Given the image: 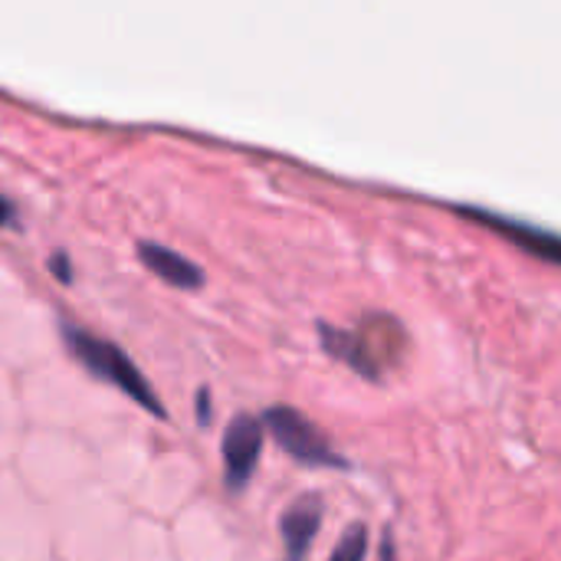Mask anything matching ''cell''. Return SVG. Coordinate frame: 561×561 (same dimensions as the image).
I'll return each instance as SVG.
<instances>
[{
    "instance_id": "cell-8",
    "label": "cell",
    "mask_w": 561,
    "mask_h": 561,
    "mask_svg": "<svg viewBox=\"0 0 561 561\" xmlns=\"http://www.w3.org/2000/svg\"><path fill=\"white\" fill-rule=\"evenodd\" d=\"M49 273H53V276H56L62 286H69V283H72V266H69V256L56 250V253L49 256Z\"/></svg>"
},
{
    "instance_id": "cell-6",
    "label": "cell",
    "mask_w": 561,
    "mask_h": 561,
    "mask_svg": "<svg viewBox=\"0 0 561 561\" xmlns=\"http://www.w3.org/2000/svg\"><path fill=\"white\" fill-rule=\"evenodd\" d=\"M463 217H470V220H480V224H486V227H496L500 233H506L510 240H516L519 247H526V250H533V253H542L546 260H559L561 250H559V240L552 237V233H546V230H536V227H529V224H523V220H513V217H496V214H490V210H480V207H457Z\"/></svg>"
},
{
    "instance_id": "cell-7",
    "label": "cell",
    "mask_w": 561,
    "mask_h": 561,
    "mask_svg": "<svg viewBox=\"0 0 561 561\" xmlns=\"http://www.w3.org/2000/svg\"><path fill=\"white\" fill-rule=\"evenodd\" d=\"M365 556H368V529L362 523H352L342 533V539H339L329 561H365Z\"/></svg>"
},
{
    "instance_id": "cell-1",
    "label": "cell",
    "mask_w": 561,
    "mask_h": 561,
    "mask_svg": "<svg viewBox=\"0 0 561 561\" xmlns=\"http://www.w3.org/2000/svg\"><path fill=\"white\" fill-rule=\"evenodd\" d=\"M59 335H62V345L66 352L99 381L125 391L138 408H145L148 414H154L158 421H168V408L161 404V398L154 394V388L148 385V378L141 375V368L108 339H99L72 322H62L59 325Z\"/></svg>"
},
{
    "instance_id": "cell-4",
    "label": "cell",
    "mask_w": 561,
    "mask_h": 561,
    "mask_svg": "<svg viewBox=\"0 0 561 561\" xmlns=\"http://www.w3.org/2000/svg\"><path fill=\"white\" fill-rule=\"evenodd\" d=\"M322 516H325V503L319 493H306V496L293 500V506L279 519V536L286 546L283 561H306L312 539L319 536Z\"/></svg>"
},
{
    "instance_id": "cell-10",
    "label": "cell",
    "mask_w": 561,
    "mask_h": 561,
    "mask_svg": "<svg viewBox=\"0 0 561 561\" xmlns=\"http://www.w3.org/2000/svg\"><path fill=\"white\" fill-rule=\"evenodd\" d=\"M13 217H16V210H13L10 197H3V194H0V227H10V224H13Z\"/></svg>"
},
{
    "instance_id": "cell-2",
    "label": "cell",
    "mask_w": 561,
    "mask_h": 561,
    "mask_svg": "<svg viewBox=\"0 0 561 561\" xmlns=\"http://www.w3.org/2000/svg\"><path fill=\"white\" fill-rule=\"evenodd\" d=\"M260 424L302 467H335V470H348V460L335 454L332 440L299 408H289V404L266 408L263 417H260Z\"/></svg>"
},
{
    "instance_id": "cell-5",
    "label": "cell",
    "mask_w": 561,
    "mask_h": 561,
    "mask_svg": "<svg viewBox=\"0 0 561 561\" xmlns=\"http://www.w3.org/2000/svg\"><path fill=\"white\" fill-rule=\"evenodd\" d=\"M135 253H138L145 270H151L154 276H161L164 283H171L178 289H201L204 286V270L197 263H191L187 256H181L178 250H168L154 240H138Z\"/></svg>"
},
{
    "instance_id": "cell-3",
    "label": "cell",
    "mask_w": 561,
    "mask_h": 561,
    "mask_svg": "<svg viewBox=\"0 0 561 561\" xmlns=\"http://www.w3.org/2000/svg\"><path fill=\"white\" fill-rule=\"evenodd\" d=\"M224 483L230 493L247 490L260 454H263V424L253 414H237L224 431Z\"/></svg>"
},
{
    "instance_id": "cell-11",
    "label": "cell",
    "mask_w": 561,
    "mask_h": 561,
    "mask_svg": "<svg viewBox=\"0 0 561 561\" xmlns=\"http://www.w3.org/2000/svg\"><path fill=\"white\" fill-rule=\"evenodd\" d=\"M381 561H398V552H394V539H391V536H385V542H381Z\"/></svg>"
},
{
    "instance_id": "cell-9",
    "label": "cell",
    "mask_w": 561,
    "mask_h": 561,
    "mask_svg": "<svg viewBox=\"0 0 561 561\" xmlns=\"http://www.w3.org/2000/svg\"><path fill=\"white\" fill-rule=\"evenodd\" d=\"M197 421H201L204 427L210 424V391H207V388L197 391Z\"/></svg>"
}]
</instances>
